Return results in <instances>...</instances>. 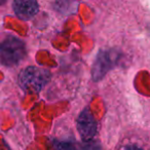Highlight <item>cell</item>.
<instances>
[{"label":"cell","mask_w":150,"mask_h":150,"mask_svg":"<svg viewBox=\"0 0 150 150\" xmlns=\"http://www.w3.org/2000/svg\"><path fill=\"white\" fill-rule=\"evenodd\" d=\"M26 56L25 43L13 35H6L0 40V64L11 67L19 64Z\"/></svg>","instance_id":"obj_1"},{"label":"cell","mask_w":150,"mask_h":150,"mask_svg":"<svg viewBox=\"0 0 150 150\" xmlns=\"http://www.w3.org/2000/svg\"><path fill=\"white\" fill-rule=\"evenodd\" d=\"M50 79V71L36 66L27 67L19 76V82L22 88L32 93H39Z\"/></svg>","instance_id":"obj_2"},{"label":"cell","mask_w":150,"mask_h":150,"mask_svg":"<svg viewBox=\"0 0 150 150\" xmlns=\"http://www.w3.org/2000/svg\"><path fill=\"white\" fill-rule=\"evenodd\" d=\"M118 60V52L114 50H100L93 65L92 76L94 81H99L105 76Z\"/></svg>","instance_id":"obj_3"},{"label":"cell","mask_w":150,"mask_h":150,"mask_svg":"<svg viewBox=\"0 0 150 150\" xmlns=\"http://www.w3.org/2000/svg\"><path fill=\"white\" fill-rule=\"evenodd\" d=\"M77 129L82 141L93 140L97 133V122L94 115L88 108L79 114L77 118Z\"/></svg>","instance_id":"obj_4"},{"label":"cell","mask_w":150,"mask_h":150,"mask_svg":"<svg viewBox=\"0 0 150 150\" xmlns=\"http://www.w3.org/2000/svg\"><path fill=\"white\" fill-rule=\"evenodd\" d=\"M13 6L16 15L25 21L32 19L38 13V3L33 0H17Z\"/></svg>","instance_id":"obj_5"},{"label":"cell","mask_w":150,"mask_h":150,"mask_svg":"<svg viewBox=\"0 0 150 150\" xmlns=\"http://www.w3.org/2000/svg\"><path fill=\"white\" fill-rule=\"evenodd\" d=\"M74 150H101V145L98 141L95 140L82 141V143L75 144Z\"/></svg>","instance_id":"obj_6"},{"label":"cell","mask_w":150,"mask_h":150,"mask_svg":"<svg viewBox=\"0 0 150 150\" xmlns=\"http://www.w3.org/2000/svg\"><path fill=\"white\" fill-rule=\"evenodd\" d=\"M74 146L73 141H54V147L56 150H74Z\"/></svg>","instance_id":"obj_7"},{"label":"cell","mask_w":150,"mask_h":150,"mask_svg":"<svg viewBox=\"0 0 150 150\" xmlns=\"http://www.w3.org/2000/svg\"><path fill=\"white\" fill-rule=\"evenodd\" d=\"M0 150H9L8 146L5 144L3 140H0Z\"/></svg>","instance_id":"obj_8"},{"label":"cell","mask_w":150,"mask_h":150,"mask_svg":"<svg viewBox=\"0 0 150 150\" xmlns=\"http://www.w3.org/2000/svg\"><path fill=\"white\" fill-rule=\"evenodd\" d=\"M125 150H143V149H141V148L137 147V146H135V145H131V146L125 147Z\"/></svg>","instance_id":"obj_9"}]
</instances>
